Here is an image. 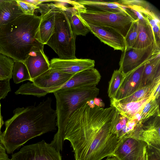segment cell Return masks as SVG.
Instances as JSON below:
<instances>
[{
    "instance_id": "obj_39",
    "label": "cell",
    "mask_w": 160,
    "mask_h": 160,
    "mask_svg": "<svg viewBox=\"0 0 160 160\" xmlns=\"http://www.w3.org/2000/svg\"><path fill=\"white\" fill-rule=\"evenodd\" d=\"M88 105L91 108H93L96 106L94 103L93 99H90L86 102Z\"/></svg>"
},
{
    "instance_id": "obj_36",
    "label": "cell",
    "mask_w": 160,
    "mask_h": 160,
    "mask_svg": "<svg viewBox=\"0 0 160 160\" xmlns=\"http://www.w3.org/2000/svg\"><path fill=\"white\" fill-rule=\"evenodd\" d=\"M93 100L95 105L102 108L104 107V103L101 99L95 97L93 99Z\"/></svg>"
},
{
    "instance_id": "obj_24",
    "label": "cell",
    "mask_w": 160,
    "mask_h": 160,
    "mask_svg": "<svg viewBox=\"0 0 160 160\" xmlns=\"http://www.w3.org/2000/svg\"><path fill=\"white\" fill-rule=\"evenodd\" d=\"M137 21L138 34L133 48H142L152 44H154L156 46L153 32L148 19L146 18L145 19L142 21L137 20Z\"/></svg>"
},
{
    "instance_id": "obj_2",
    "label": "cell",
    "mask_w": 160,
    "mask_h": 160,
    "mask_svg": "<svg viewBox=\"0 0 160 160\" xmlns=\"http://www.w3.org/2000/svg\"><path fill=\"white\" fill-rule=\"evenodd\" d=\"M48 97L38 105L18 108L12 117L5 122V129L0 135V142L7 152L12 153L28 141L56 129V110Z\"/></svg>"
},
{
    "instance_id": "obj_30",
    "label": "cell",
    "mask_w": 160,
    "mask_h": 160,
    "mask_svg": "<svg viewBox=\"0 0 160 160\" xmlns=\"http://www.w3.org/2000/svg\"><path fill=\"white\" fill-rule=\"evenodd\" d=\"M124 77L119 69L114 71L109 83L108 94L110 98H113L119 88Z\"/></svg>"
},
{
    "instance_id": "obj_12",
    "label": "cell",
    "mask_w": 160,
    "mask_h": 160,
    "mask_svg": "<svg viewBox=\"0 0 160 160\" xmlns=\"http://www.w3.org/2000/svg\"><path fill=\"white\" fill-rule=\"evenodd\" d=\"M136 138L160 147V116L151 117L143 121L137 130Z\"/></svg>"
},
{
    "instance_id": "obj_5",
    "label": "cell",
    "mask_w": 160,
    "mask_h": 160,
    "mask_svg": "<svg viewBox=\"0 0 160 160\" xmlns=\"http://www.w3.org/2000/svg\"><path fill=\"white\" fill-rule=\"evenodd\" d=\"M54 5L56 16L54 31L46 44L55 52L60 59H76V35L71 30L69 19L66 13Z\"/></svg>"
},
{
    "instance_id": "obj_13",
    "label": "cell",
    "mask_w": 160,
    "mask_h": 160,
    "mask_svg": "<svg viewBox=\"0 0 160 160\" xmlns=\"http://www.w3.org/2000/svg\"><path fill=\"white\" fill-rule=\"evenodd\" d=\"M73 75L50 69L33 79L32 82L49 93H53L67 82Z\"/></svg>"
},
{
    "instance_id": "obj_6",
    "label": "cell",
    "mask_w": 160,
    "mask_h": 160,
    "mask_svg": "<svg viewBox=\"0 0 160 160\" xmlns=\"http://www.w3.org/2000/svg\"><path fill=\"white\" fill-rule=\"evenodd\" d=\"M85 22L99 26L112 28L118 32L124 38L135 20L130 14L118 13H99L86 10L79 12Z\"/></svg>"
},
{
    "instance_id": "obj_22",
    "label": "cell",
    "mask_w": 160,
    "mask_h": 160,
    "mask_svg": "<svg viewBox=\"0 0 160 160\" xmlns=\"http://www.w3.org/2000/svg\"><path fill=\"white\" fill-rule=\"evenodd\" d=\"M153 96L140 101L122 103L111 98V106H114L122 115L131 120L136 114L140 113L145 104Z\"/></svg>"
},
{
    "instance_id": "obj_35",
    "label": "cell",
    "mask_w": 160,
    "mask_h": 160,
    "mask_svg": "<svg viewBox=\"0 0 160 160\" xmlns=\"http://www.w3.org/2000/svg\"><path fill=\"white\" fill-rule=\"evenodd\" d=\"M4 148L0 144V160H12L9 158Z\"/></svg>"
},
{
    "instance_id": "obj_33",
    "label": "cell",
    "mask_w": 160,
    "mask_h": 160,
    "mask_svg": "<svg viewBox=\"0 0 160 160\" xmlns=\"http://www.w3.org/2000/svg\"><path fill=\"white\" fill-rule=\"evenodd\" d=\"M146 160H160V147L147 144Z\"/></svg>"
},
{
    "instance_id": "obj_19",
    "label": "cell",
    "mask_w": 160,
    "mask_h": 160,
    "mask_svg": "<svg viewBox=\"0 0 160 160\" xmlns=\"http://www.w3.org/2000/svg\"><path fill=\"white\" fill-rule=\"evenodd\" d=\"M83 5L87 10L99 13H118L130 14L123 6L117 1H104L98 0L76 1Z\"/></svg>"
},
{
    "instance_id": "obj_27",
    "label": "cell",
    "mask_w": 160,
    "mask_h": 160,
    "mask_svg": "<svg viewBox=\"0 0 160 160\" xmlns=\"http://www.w3.org/2000/svg\"><path fill=\"white\" fill-rule=\"evenodd\" d=\"M141 122L152 116H160L159 104L158 100L153 97L145 105L139 113Z\"/></svg>"
},
{
    "instance_id": "obj_9",
    "label": "cell",
    "mask_w": 160,
    "mask_h": 160,
    "mask_svg": "<svg viewBox=\"0 0 160 160\" xmlns=\"http://www.w3.org/2000/svg\"><path fill=\"white\" fill-rule=\"evenodd\" d=\"M147 145L142 140L122 138L119 140L113 157L118 160H146Z\"/></svg>"
},
{
    "instance_id": "obj_29",
    "label": "cell",
    "mask_w": 160,
    "mask_h": 160,
    "mask_svg": "<svg viewBox=\"0 0 160 160\" xmlns=\"http://www.w3.org/2000/svg\"><path fill=\"white\" fill-rule=\"evenodd\" d=\"M15 93L17 95H32L41 97L49 93L44 89L38 87L32 82H28L21 85Z\"/></svg>"
},
{
    "instance_id": "obj_1",
    "label": "cell",
    "mask_w": 160,
    "mask_h": 160,
    "mask_svg": "<svg viewBox=\"0 0 160 160\" xmlns=\"http://www.w3.org/2000/svg\"><path fill=\"white\" fill-rule=\"evenodd\" d=\"M119 114L114 106L104 108L89 107L85 103L70 116L59 141L58 147L63 148L64 142H70L75 160H102L113 157L119 139L112 132Z\"/></svg>"
},
{
    "instance_id": "obj_38",
    "label": "cell",
    "mask_w": 160,
    "mask_h": 160,
    "mask_svg": "<svg viewBox=\"0 0 160 160\" xmlns=\"http://www.w3.org/2000/svg\"><path fill=\"white\" fill-rule=\"evenodd\" d=\"M4 122L3 120V117L1 115V104L0 102V135L1 133V129L2 125L4 124Z\"/></svg>"
},
{
    "instance_id": "obj_40",
    "label": "cell",
    "mask_w": 160,
    "mask_h": 160,
    "mask_svg": "<svg viewBox=\"0 0 160 160\" xmlns=\"http://www.w3.org/2000/svg\"><path fill=\"white\" fill-rule=\"evenodd\" d=\"M105 160H118L115 157H108Z\"/></svg>"
},
{
    "instance_id": "obj_20",
    "label": "cell",
    "mask_w": 160,
    "mask_h": 160,
    "mask_svg": "<svg viewBox=\"0 0 160 160\" xmlns=\"http://www.w3.org/2000/svg\"><path fill=\"white\" fill-rule=\"evenodd\" d=\"M160 79V51L144 63L140 88L150 85Z\"/></svg>"
},
{
    "instance_id": "obj_11",
    "label": "cell",
    "mask_w": 160,
    "mask_h": 160,
    "mask_svg": "<svg viewBox=\"0 0 160 160\" xmlns=\"http://www.w3.org/2000/svg\"><path fill=\"white\" fill-rule=\"evenodd\" d=\"M84 22L90 31L101 42L114 50L122 52L124 50L125 47L124 38L117 31L109 27L96 25Z\"/></svg>"
},
{
    "instance_id": "obj_10",
    "label": "cell",
    "mask_w": 160,
    "mask_h": 160,
    "mask_svg": "<svg viewBox=\"0 0 160 160\" xmlns=\"http://www.w3.org/2000/svg\"><path fill=\"white\" fill-rule=\"evenodd\" d=\"M44 46L42 44L33 47L24 62L31 82L50 69L49 61L43 51Z\"/></svg>"
},
{
    "instance_id": "obj_37",
    "label": "cell",
    "mask_w": 160,
    "mask_h": 160,
    "mask_svg": "<svg viewBox=\"0 0 160 160\" xmlns=\"http://www.w3.org/2000/svg\"><path fill=\"white\" fill-rule=\"evenodd\" d=\"M160 83L157 86L152 94L153 97L157 100L159 99L160 96Z\"/></svg>"
},
{
    "instance_id": "obj_26",
    "label": "cell",
    "mask_w": 160,
    "mask_h": 160,
    "mask_svg": "<svg viewBox=\"0 0 160 160\" xmlns=\"http://www.w3.org/2000/svg\"><path fill=\"white\" fill-rule=\"evenodd\" d=\"M12 78L16 84L26 80L31 82V79L25 64L19 62H15L13 65Z\"/></svg>"
},
{
    "instance_id": "obj_16",
    "label": "cell",
    "mask_w": 160,
    "mask_h": 160,
    "mask_svg": "<svg viewBox=\"0 0 160 160\" xmlns=\"http://www.w3.org/2000/svg\"><path fill=\"white\" fill-rule=\"evenodd\" d=\"M127 6H130L135 9L148 19L153 32L156 45L158 48L160 49L159 16L154 10L152 6L145 1L132 0L128 2Z\"/></svg>"
},
{
    "instance_id": "obj_7",
    "label": "cell",
    "mask_w": 160,
    "mask_h": 160,
    "mask_svg": "<svg viewBox=\"0 0 160 160\" xmlns=\"http://www.w3.org/2000/svg\"><path fill=\"white\" fill-rule=\"evenodd\" d=\"M12 160H62L60 152L44 140L25 146L12 155Z\"/></svg>"
},
{
    "instance_id": "obj_32",
    "label": "cell",
    "mask_w": 160,
    "mask_h": 160,
    "mask_svg": "<svg viewBox=\"0 0 160 160\" xmlns=\"http://www.w3.org/2000/svg\"><path fill=\"white\" fill-rule=\"evenodd\" d=\"M16 1L25 15H33L35 10L39 8L38 6L28 2L25 0H16Z\"/></svg>"
},
{
    "instance_id": "obj_15",
    "label": "cell",
    "mask_w": 160,
    "mask_h": 160,
    "mask_svg": "<svg viewBox=\"0 0 160 160\" xmlns=\"http://www.w3.org/2000/svg\"><path fill=\"white\" fill-rule=\"evenodd\" d=\"M41 19L36 35V40L44 45L53 33L55 23L56 8L52 3L41 11Z\"/></svg>"
},
{
    "instance_id": "obj_4",
    "label": "cell",
    "mask_w": 160,
    "mask_h": 160,
    "mask_svg": "<svg viewBox=\"0 0 160 160\" xmlns=\"http://www.w3.org/2000/svg\"><path fill=\"white\" fill-rule=\"evenodd\" d=\"M96 86L60 89L53 93L56 100L57 127L58 130L50 143L56 148L64 127L70 116L78 108L98 95Z\"/></svg>"
},
{
    "instance_id": "obj_28",
    "label": "cell",
    "mask_w": 160,
    "mask_h": 160,
    "mask_svg": "<svg viewBox=\"0 0 160 160\" xmlns=\"http://www.w3.org/2000/svg\"><path fill=\"white\" fill-rule=\"evenodd\" d=\"M14 63L12 59L0 53V81L12 78Z\"/></svg>"
},
{
    "instance_id": "obj_3",
    "label": "cell",
    "mask_w": 160,
    "mask_h": 160,
    "mask_svg": "<svg viewBox=\"0 0 160 160\" xmlns=\"http://www.w3.org/2000/svg\"><path fill=\"white\" fill-rule=\"evenodd\" d=\"M41 19L23 15L0 28V53L24 63L32 48L42 44L36 38Z\"/></svg>"
},
{
    "instance_id": "obj_31",
    "label": "cell",
    "mask_w": 160,
    "mask_h": 160,
    "mask_svg": "<svg viewBox=\"0 0 160 160\" xmlns=\"http://www.w3.org/2000/svg\"><path fill=\"white\" fill-rule=\"evenodd\" d=\"M138 32L137 20H136L132 22L124 38L125 47L124 50H127L134 47L137 39Z\"/></svg>"
},
{
    "instance_id": "obj_34",
    "label": "cell",
    "mask_w": 160,
    "mask_h": 160,
    "mask_svg": "<svg viewBox=\"0 0 160 160\" xmlns=\"http://www.w3.org/2000/svg\"><path fill=\"white\" fill-rule=\"evenodd\" d=\"M10 79L0 81V101L5 98L11 91Z\"/></svg>"
},
{
    "instance_id": "obj_17",
    "label": "cell",
    "mask_w": 160,
    "mask_h": 160,
    "mask_svg": "<svg viewBox=\"0 0 160 160\" xmlns=\"http://www.w3.org/2000/svg\"><path fill=\"white\" fill-rule=\"evenodd\" d=\"M144 63L124 76L116 95L112 98L119 100L130 95L139 88Z\"/></svg>"
},
{
    "instance_id": "obj_18",
    "label": "cell",
    "mask_w": 160,
    "mask_h": 160,
    "mask_svg": "<svg viewBox=\"0 0 160 160\" xmlns=\"http://www.w3.org/2000/svg\"><path fill=\"white\" fill-rule=\"evenodd\" d=\"M101 77L100 74L97 69L94 68H89L73 75L70 79L58 89L96 86L100 81Z\"/></svg>"
},
{
    "instance_id": "obj_23",
    "label": "cell",
    "mask_w": 160,
    "mask_h": 160,
    "mask_svg": "<svg viewBox=\"0 0 160 160\" xmlns=\"http://www.w3.org/2000/svg\"><path fill=\"white\" fill-rule=\"evenodd\" d=\"M63 11L69 20L71 30L77 35L85 36L90 32L84 21L79 14L78 10L73 7H57Z\"/></svg>"
},
{
    "instance_id": "obj_25",
    "label": "cell",
    "mask_w": 160,
    "mask_h": 160,
    "mask_svg": "<svg viewBox=\"0 0 160 160\" xmlns=\"http://www.w3.org/2000/svg\"><path fill=\"white\" fill-rule=\"evenodd\" d=\"M159 83L160 79L150 85L140 88L128 97L118 101L120 102L126 103L137 102L146 99L153 96L154 91Z\"/></svg>"
},
{
    "instance_id": "obj_8",
    "label": "cell",
    "mask_w": 160,
    "mask_h": 160,
    "mask_svg": "<svg viewBox=\"0 0 160 160\" xmlns=\"http://www.w3.org/2000/svg\"><path fill=\"white\" fill-rule=\"evenodd\" d=\"M160 50L154 44L142 48H133L124 50L122 52L119 70L125 76L144 63Z\"/></svg>"
},
{
    "instance_id": "obj_14",
    "label": "cell",
    "mask_w": 160,
    "mask_h": 160,
    "mask_svg": "<svg viewBox=\"0 0 160 160\" xmlns=\"http://www.w3.org/2000/svg\"><path fill=\"white\" fill-rule=\"evenodd\" d=\"M49 62L50 69L72 74L94 68L95 64L93 60L77 58L69 59L53 58Z\"/></svg>"
},
{
    "instance_id": "obj_21",
    "label": "cell",
    "mask_w": 160,
    "mask_h": 160,
    "mask_svg": "<svg viewBox=\"0 0 160 160\" xmlns=\"http://www.w3.org/2000/svg\"><path fill=\"white\" fill-rule=\"evenodd\" d=\"M23 15L16 0H0V28Z\"/></svg>"
}]
</instances>
